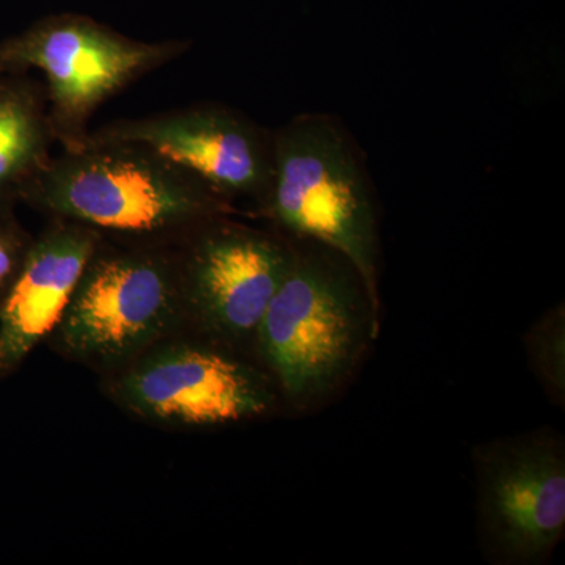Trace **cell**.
<instances>
[{
	"label": "cell",
	"mask_w": 565,
	"mask_h": 565,
	"mask_svg": "<svg viewBox=\"0 0 565 565\" xmlns=\"http://www.w3.org/2000/svg\"><path fill=\"white\" fill-rule=\"evenodd\" d=\"M479 516L497 559H545L565 530L563 438L550 429L501 438L475 452Z\"/></svg>",
	"instance_id": "cell-8"
},
{
	"label": "cell",
	"mask_w": 565,
	"mask_h": 565,
	"mask_svg": "<svg viewBox=\"0 0 565 565\" xmlns=\"http://www.w3.org/2000/svg\"><path fill=\"white\" fill-rule=\"evenodd\" d=\"M256 210L288 239L344 256L381 310L373 193L352 141L333 118L302 115L273 132V178Z\"/></svg>",
	"instance_id": "cell-3"
},
{
	"label": "cell",
	"mask_w": 565,
	"mask_h": 565,
	"mask_svg": "<svg viewBox=\"0 0 565 565\" xmlns=\"http://www.w3.org/2000/svg\"><path fill=\"white\" fill-rule=\"evenodd\" d=\"M379 333V311L355 267L326 245L292 255L256 334L255 355L280 396L307 407L343 384Z\"/></svg>",
	"instance_id": "cell-2"
},
{
	"label": "cell",
	"mask_w": 565,
	"mask_h": 565,
	"mask_svg": "<svg viewBox=\"0 0 565 565\" xmlns=\"http://www.w3.org/2000/svg\"><path fill=\"white\" fill-rule=\"evenodd\" d=\"M114 141L158 152L233 203L258 206L273 178V132L221 104L110 121L92 131L88 143Z\"/></svg>",
	"instance_id": "cell-9"
},
{
	"label": "cell",
	"mask_w": 565,
	"mask_h": 565,
	"mask_svg": "<svg viewBox=\"0 0 565 565\" xmlns=\"http://www.w3.org/2000/svg\"><path fill=\"white\" fill-rule=\"evenodd\" d=\"M33 236L17 215V203H0V302L20 273Z\"/></svg>",
	"instance_id": "cell-13"
},
{
	"label": "cell",
	"mask_w": 565,
	"mask_h": 565,
	"mask_svg": "<svg viewBox=\"0 0 565 565\" xmlns=\"http://www.w3.org/2000/svg\"><path fill=\"white\" fill-rule=\"evenodd\" d=\"M54 143L44 84L29 73L0 74V203H21Z\"/></svg>",
	"instance_id": "cell-11"
},
{
	"label": "cell",
	"mask_w": 565,
	"mask_h": 565,
	"mask_svg": "<svg viewBox=\"0 0 565 565\" xmlns=\"http://www.w3.org/2000/svg\"><path fill=\"white\" fill-rule=\"evenodd\" d=\"M182 329L177 245L103 236L46 344L102 375Z\"/></svg>",
	"instance_id": "cell-4"
},
{
	"label": "cell",
	"mask_w": 565,
	"mask_h": 565,
	"mask_svg": "<svg viewBox=\"0 0 565 565\" xmlns=\"http://www.w3.org/2000/svg\"><path fill=\"white\" fill-rule=\"evenodd\" d=\"M104 396L162 429L195 430L273 414L280 392L252 356L182 329L99 375Z\"/></svg>",
	"instance_id": "cell-5"
},
{
	"label": "cell",
	"mask_w": 565,
	"mask_h": 565,
	"mask_svg": "<svg viewBox=\"0 0 565 565\" xmlns=\"http://www.w3.org/2000/svg\"><path fill=\"white\" fill-rule=\"evenodd\" d=\"M191 47L189 40L129 39L87 14H50L0 41V74L40 71L55 143L81 151L104 103Z\"/></svg>",
	"instance_id": "cell-6"
},
{
	"label": "cell",
	"mask_w": 565,
	"mask_h": 565,
	"mask_svg": "<svg viewBox=\"0 0 565 565\" xmlns=\"http://www.w3.org/2000/svg\"><path fill=\"white\" fill-rule=\"evenodd\" d=\"M21 203L107 239L141 244H177L203 222L234 214L233 202L177 163L120 141L52 158Z\"/></svg>",
	"instance_id": "cell-1"
},
{
	"label": "cell",
	"mask_w": 565,
	"mask_h": 565,
	"mask_svg": "<svg viewBox=\"0 0 565 565\" xmlns=\"http://www.w3.org/2000/svg\"><path fill=\"white\" fill-rule=\"evenodd\" d=\"M531 370L544 386L550 399L559 407L565 404V311L557 305L531 326L525 337Z\"/></svg>",
	"instance_id": "cell-12"
},
{
	"label": "cell",
	"mask_w": 565,
	"mask_h": 565,
	"mask_svg": "<svg viewBox=\"0 0 565 565\" xmlns=\"http://www.w3.org/2000/svg\"><path fill=\"white\" fill-rule=\"evenodd\" d=\"M174 245L185 327L256 360L259 323L291 262L292 241L218 215Z\"/></svg>",
	"instance_id": "cell-7"
},
{
	"label": "cell",
	"mask_w": 565,
	"mask_h": 565,
	"mask_svg": "<svg viewBox=\"0 0 565 565\" xmlns=\"http://www.w3.org/2000/svg\"><path fill=\"white\" fill-rule=\"evenodd\" d=\"M103 234L66 218H47L33 236L20 273L0 302V381L50 340Z\"/></svg>",
	"instance_id": "cell-10"
}]
</instances>
